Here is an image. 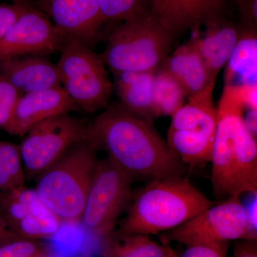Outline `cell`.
Instances as JSON below:
<instances>
[{
	"label": "cell",
	"instance_id": "cell-1",
	"mask_svg": "<svg viewBox=\"0 0 257 257\" xmlns=\"http://www.w3.org/2000/svg\"><path fill=\"white\" fill-rule=\"evenodd\" d=\"M87 138L125 173L155 180L184 177L186 165L172 152L152 123L121 104L108 106L89 123Z\"/></svg>",
	"mask_w": 257,
	"mask_h": 257
},
{
	"label": "cell",
	"instance_id": "cell-2",
	"mask_svg": "<svg viewBox=\"0 0 257 257\" xmlns=\"http://www.w3.org/2000/svg\"><path fill=\"white\" fill-rule=\"evenodd\" d=\"M244 91L225 85L216 109L217 126L211 162L213 192L218 199L257 190L256 138L243 121Z\"/></svg>",
	"mask_w": 257,
	"mask_h": 257
},
{
	"label": "cell",
	"instance_id": "cell-3",
	"mask_svg": "<svg viewBox=\"0 0 257 257\" xmlns=\"http://www.w3.org/2000/svg\"><path fill=\"white\" fill-rule=\"evenodd\" d=\"M132 199L119 231L133 234L170 231L213 205L184 177L150 181Z\"/></svg>",
	"mask_w": 257,
	"mask_h": 257
},
{
	"label": "cell",
	"instance_id": "cell-4",
	"mask_svg": "<svg viewBox=\"0 0 257 257\" xmlns=\"http://www.w3.org/2000/svg\"><path fill=\"white\" fill-rule=\"evenodd\" d=\"M87 138L75 144L39 176L37 194L62 221L81 220L98 160Z\"/></svg>",
	"mask_w": 257,
	"mask_h": 257
},
{
	"label": "cell",
	"instance_id": "cell-5",
	"mask_svg": "<svg viewBox=\"0 0 257 257\" xmlns=\"http://www.w3.org/2000/svg\"><path fill=\"white\" fill-rule=\"evenodd\" d=\"M175 37L151 15L121 22L111 31L101 57L111 72H156Z\"/></svg>",
	"mask_w": 257,
	"mask_h": 257
},
{
	"label": "cell",
	"instance_id": "cell-6",
	"mask_svg": "<svg viewBox=\"0 0 257 257\" xmlns=\"http://www.w3.org/2000/svg\"><path fill=\"white\" fill-rule=\"evenodd\" d=\"M57 65L61 85L69 97L86 112L107 108L114 84L100 55L85 44L68 39L60 50Z\"/></svg>",
	"mask_w": 257,
	"mask_h": 257
},
{
	"label": "cell",
	"instance_id": "cell-7",
	"mask_svg": "<svg viewBox=\"0 0 257 257\" xmlns=\"http://www.w3.org/2000/svg\"><path fill=\"white\" fill-rule=\"evenodd\" d=\"M214 89L211 86L188 98V103L172 116L167 145L190 170L211 162L217 126Z\"/></svg>",
	"mask_w": 257,
	"mask_h": 257
},
{
	"label": "cell",
	"instance_id": "cell-8",
	"mask_svg": "<svg viewBox=\"0 0 257 257\" xmlns=\"http://www.w3.org/2000/svg\"><path fill=\"white\" fill-rule=\"evenodd\" d=\"M134 179L109 159L98 160L81 220L88 232L105 239L133 198Z\"/></svg>",
	"mask_w": 257,
	"mask_h": 257
},
{
	"label": "cell",
	"instance_id": "cell-9",
	"mask_svg": "<svg viewBox=\"0 0 257 257\" xmlns=\"http://www.w3.org/2000/svg\"><path fill=\"white\" fill-rule=\"evenodd\" d=\"M241 239L256 240V227L251 224L239 196H231L208 207L165 236V242L176 241L185 246Z\"/></svg>",
	"mask_w": 257,
	"mask_h": 257
},
{
	"label": "cell",
	"instance_id": "cell-10",
	"mask_svg": "<svg viewBox=\"0 0 257 257\" xmlns=\"http://www.w3.org/2000/svg\"><path fill=\"white\" fill-rule=\"evenodd\" d=\"M89 123L69 114L39 123L19 146L25 176H40L75 144L85 140Z\"/></svg>",
	"mask_w": 257,
	"mask_h": 257
},
{
	"label": "cell",
	"instance_id": "cell-11",
	"mask_svg": "<svg viewBox=\"0 0 257 257\" xmlns=\"http://www.w3.org/2000/svg\"><path fill=\"white\" fill-rule=\"evenodd\" d=\"M66 40L46 15L28 6L0 40V60L25 55L47 56L60 51Z\"/></svg>",
	"mask_w": 257,
	"mask_h": 257
},
{
	"label": "cell",
	"instance_id": "cell-12",
	"mask_svg": "<svg viewBox=\"0 0 257 257\" xmlns=\"http://www.w3.org/2000/svg\"><path fill=\"white\" fill-rule=\"evenodd\" d=\"M33 9L50 19L67 40L90 47L105 23L97 0H26Z\"/></svg>",
	"mask_w": 257,
	"mask_h": 257
},
{
	"label": "cell",
	"instance_id": "cell-13",
	"mask_svg": "<svg viewBox=\"0 0 257 257\" xmlns=\"http://www.w3.org/2000/svg\"><path fill=\"white\" fill-rule=\"evenodd\" d=\"M80 110L62 86L23 94L19 98L5 132L24 137L29 130L45 120Z\"/></svg>",
	"mask_w": 257,
	"mask_h": 257
},
{
	"label": "cell",
	"instance_id": "cell-14",
	"mask_svg": "<svg viewBox=\"0 0 257 257\" xmlns=\"http://www.w3.org/2000/svg\"><path fill=\"white\" fill-rule=\"evenodd\" d=\"M226 0H150V13L173 35L221 15Z\"/></svg>",
	"mask_w": 257,
	"mask_h": 257
},
{
	"label": "cell",
	"instance_id": "cell-15",
	"mask_svg": "<svg viewBox=\"0 0 257 257\" xmlns=\"http://www.w3.org/2000/svg\"><path fill=\"white\" fill-rule=\"evenodd\" d=\"M0 75L21 95L61 85L57 65L45 55H25L0 60Z\"/></svg>",
	"mask_w": 257,
	"mask_h": 257
},
{
	"label": "cell",
	"instance_id": "cell-16",
	"mask_svg": "<svg viewBox=\"0 0 257 257\" xmlns=\"http://www.w3.org/2000/svg\"><path fill=\"white\" fill-rule=\"evenodd\" d=\"M203 25L205 30L202 35L192 40L207 64L211 78L216 80L239 41L241 28L221 15L209 19Z\"/></svg>",
	"mask_w": 257,
	"mask_h": 257
},
{
	"label": "cell",
	"instance_id": "cell-17",
	"mask_svg": "<svg viewBox=\"0 0 257 257\" xmlns=\"http://www.w3.org/2000/svg\"><path fill=\"white\" fill-rule=\"evenodd\" d=\"M161 68L178 81L187 99L215 86L216 80L211 78L207 64L192 40L176 49Z\"/></svg>",
	"mask_w": 257,
	"mask_h": 257
},
{
	"label": "cell",
	"instance_id": "cell-18",
	"mask_svg": "<svg viewBox=\"0 0 257 257\" xmlns=\"http://www.w3.org/2000/svg\"><path fill=\"white\" fill-rule=\"evenodd\" d=\"M155 72H114V89L121 105L130 112L153 122L156 119L152 101Z\"/></svg>",
	"mask_w": 257,
	"mask_h": 257
},
{
	"label": "cell",
	"instance_id": "cell-19",
	"mask_svg": "<svg viewBox=\"0 0 257 257\" xmlns=\"http://www.w3.org/2000/svg\"><path fill=\"white\" fill-rule=\"evenodd\" d=\"M256 30L241 28V35L226 64L225 85L231 84L236 77L240 84H256Z\"/></svg>",
	"mask_w": 257,
	"mask_h": 257
},
{
	"label": "cell",
	"instance_id": "cell-20",
	"mask_svg": "<svg viewBox=\"0 0 257 257\" xmlns=\"http://www.w3.org/2000/svg\"><path fill=\"white\" fill-rule=\"evenodd\" d=\"M104 242V257H167L168 243L160 244L149 235L113 231Z\"/></svg>",
	"mask_w": 257,
	"mask_h": 257
},
{
	"label": "cell",
	"instance_id": "cell-21",
	"mask_svg": "<svg viewBox=\"0 0 257 257\" xmlns=\"http://www.w3.org/2000/svg\"><path fill=\"white\" fill-rule=\"evenodd\" d=\"M186 93L183 87L165 69L155 72L152 88V101L155 117L172 116L184 104Z\"/></svg>",
	"mask_w": 257,
	"mask_h": 257
},
{
	"label": "cell",
	"instance_id": "cell-22",
	"mask_svg": "<svg viewBox=\"0 0 257 257\" xmlns=\"http://www.w3.org/2000/svg\"><path fill=\"white\" fill-rule=\"evenodd\" d=\"M47 210L50 209L42 202L35 189L24 186L0 193V211L12 228L28 216Z\"/></svg>",
	"mask_w": 257,
	"mask_h": 257
},
{
	"label": "cell",
	"instance_id": "cell-23",
	"mask_svg": "<svg viewBox=\"0 0 257 257\" xmlns=\"http://www.w3.org/2000/svg\"><path fill=\"white\" fill-rule=\"evenodd\" d=\"M25 177L19 147L0 141V193L24 187Z\"/></svg>",
	"mask_w": 257,
	"mask_h": 257
},
{
	"label": "cell",
	"instance_id": "cell-24",
	"mask_svg": "<svg viewBox=\"0 0 257 257\" xmlns=\"http://www.w3.org/2000/svg\"><path fill=\"white\" fill-rule=\"evenodd\" d=\"M62 221L50 210L32 214L13 226L17 234L29 239L52 237L60 229Z\"/></svg>",
	"mask_w": 257,
	"mask_h": 257
},
{
	"label": "cell",
	"instance_id": "cell-25",
	"mask_svg": "<svg viewBox=\"0 0 257 257\" xmlns=\"http://www.w3.org/2000/svg\"><path fill=\"white\" fill-rule=\"evenodd\" d=\"M104 20L125 21L150 14V0H97Z\"/></svg>",
	"mask_w": 257,
	"mask_h": 257
},
{
	"label": "cell",
	"instance_id": "cell-26",
	"mask_svg": "<svg viewBox=\"0 0 257 257\" xmlns=\"http://www.w3.org/2000/svg\"><path fill=\"white\" fill-rule=\"evenodd\" d=\"M21 94L6 79L0 75V128L6 130Z\"/></svg>",
	"mask_w": 257,
	"mask_h": 257
},
{
	"label": "cell",
	"instance_id": "cell-27",
	"mask_svg": "<svg viewBox=\"0 0 257 257\" xmlns=\"http://www.w3.org/2000/svg\"><path fill=\"white\" fill-rule=\"evenodd\" d=\"M230 242H197L187 245L177 257H227Z\"/></svg>",
	"mask_w": 257,
	"mask_h": 257
},
{
	"label": "cell",
	"instance_id": "cell-28",
	"mask_svg": "<svg viewBox=\"0 0 257 257\" xmlns=\"http://www.w3.org/2000/svg\"><path fill=\"white\" fill-rule=\"evenodd\" d=\"M46 253L37 243L28 240L14 241L0 247V257H39Z\"/></svg>",
	"mask_w": 257,
	"mask_h": 257
},
{
	"label": "cell",
	"instance_id": "cell-29",
	"mask_svg": "<svg viewBox=\"0 0 257 257\" xmlns=\"http://www.w3.org/2000/svg\"><path fill=\"white\" fill-rule=\"evenodd\" d=\"M28 7L23 3L0 5V40L13 28Z\"/></svg>",
	"mask_w": 257,
	"mask_h": 257
},
{
	"label": "cell",
	"instance_id": "cell-30",
	"mask_svg": "<svg viewBox=\"0 0 257 257\" xmlns=\"http://www.w3.org/2000/svg\"><path fill=\"white\" fill-rule=\"evenodd\" d=\"M241 13L243 28L256 30L257 0H235Z\"/></svg>",
	"mask_w": 257,
	"mask_h": 257
},
{
	"label": "cell",
	"instance_id": "cell-31",
	"mask_svg": "<svg viewBox=\"0 0 257 257\" xmlns=\"http://www.w3.org/2000/svg\"><path fill=\"white\" fill-rule=\"evenodd\" d=\"M234 246L233 257H257L256 240H237Z\"/></svg>",
	"mask_w": 257,
	"mask_h": 257
},
{
	"label": "cell",
	"instance_id": "cell-32",
	"mask_svg": "<svg viewBox=\"0 0 257 257\" xmlns=\"http://www.w3.org/2000/svg\"><path fill=\"white\" fill-rule=\"evenodd\" d=\"M256 117L257 110H253V109H248L246 116H243V121H244L245 126L247 128L248 132L256 138L257 132Z\"/></svg>",
	"mask_w": 257,
	"mask_h": 257
},
{
	"label": "cell",
	"instance_id": "cell-33",
	"mask_svg": "<svg viewBox=\"0 0 257 257\" xmlns=\"http://www.w3.org/2000/svg\"><path fill=\"white\" fill-rule=\"evenodd\" d=\"M12 234H11L9 230L8 229V224L3 219V216L0 213V239L11 237Z\"/></svg>",
	"mask_w": 257,
	"mask_h": 257
},
{
	"label": "cell",
	"instance_id": "cell-34",
	"mask_svg": "<svg viewBox=\"0 0 257 257\" xmlns=\"http://www.w3.org/2000/svg\"><path fill=\"white\" fill-rule=\"evenodd\" d=\"M167 257H177V253H176L175 251L172 249V248H170V252H169L168 256Z\"/></svg>",
	"mask_w": 257,
	"mask_h": 257
},
{
	"label": "cell",
	"instance_id": "cell-35",
	"mask_svg": "<svg viewBox=\"0 0 257 257\" xmlns=\"http://www.w3.org/2000/svg\"><path fill=\"white\" fill-rule=\"evenodd\" d=\"M46 257H52V256H50V255L47 254Z\"/></svg>",
	"mask_w": 257,
	"mask_h": 257
}]
</instances>
